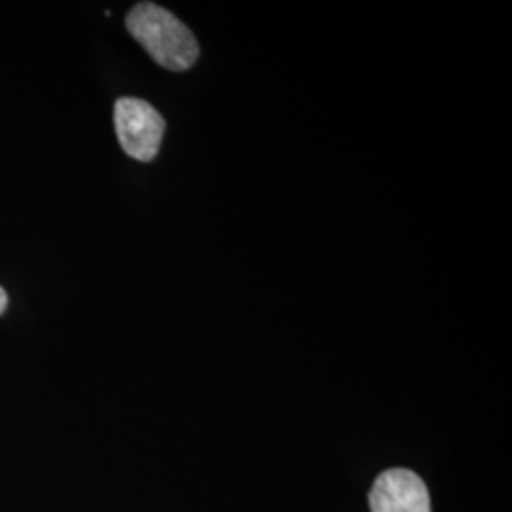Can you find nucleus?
Returning a JSON list of instances; mask_svg holds the SVG:
<instances>
[{"label": "nucleus", "instance_id": "obj_1", "mask_svg": "<svg viewBox=\"0 0 512 512\" xmlns=\"http://www.w3.org/2000/svg\"><path fill=\"white\" fill-rule=\"evenodd\" d=\"M126 27L131 37L167 71L181 73L198 61L200 46L192 31L158 4H135L126 18Z\"/></svg>", "mask_w": 512, "mask_h": 512}, {"label": "nucleus", "instance_id": "obj_2", "mask_svg": "<svg viewBox=\"0 0 512 512\" xmlns=\"http://www.w3.org/2000/svg\"><path fill=\"white\" fill-rule=\"evenodd\" d=\"M114 128L124 152L133 160L150 162L156 158L165 122L150 103L137 97H122L114 105Z\"/></svg>", "mask_w": 512, "mask_h": 512}, {"label": "nucleus", "instance_id": "obj_3", "mask_svg": "<svg viewBox=\"0 0 512 512\" xmlns=\"http://www.w3.org/2000/svg\"><path fill=\"white\" fill-rule=\"evenodd\" d=\"M368 503L372 512H431L429 490L410 469H389L378 476Z\"/></svg>", "mask_w": 512, "mask_h": 512}, {"label": "nucleus", "instance_id": "obj_4", "mask_svg": "<svg viewBox=\"0 0 512 512\" xmlns=\"http://www.w3.org/2000/svg\"><path fill=\"white\" fill-rule=\"evenodd\" d=\"M6 306H8V294L0 287V315L6 311Z\"/></svg>", "mask_w": 512, "mask_h": 512}]
</instances>
